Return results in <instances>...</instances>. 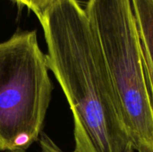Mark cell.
<instances>
[{"label": "cell", "mask_w": 153, "mask_h": 152, "mask_svg": "<svg viewBox=\"0 0 153 152\" xmlns=\"http://www.w3.org/2000/svg\"><path fill=\"white\" fill-rule=\"evenodd\" d=\"M20 6H25L35 13L38 19L41 18L45 13L60 0H11Z\"/></svg>", "instance_id": "5"}, {"label": "cell", "mask_w": 153, "mask_h": 152, "mask_svg": "<svg viewBox=\"0 0 153 152\" xmlns=\"http://www.w3.org/2000/svg\"><path fill=\"white\" fill-rule=\"evenodd\" d=\"M143 58L153 73V0H131Z\"/></svg>", "instance_id": "4"}, {"label": "cell", "mask_w": 153, "mask_h": 152, "mask_svg": "<svg viewBox=\"0 0 153 152\" xmlns=\"http://www.w3.org/2000/svg\"><path fill=\"white\" fill-rule=\"evenodd\" d=\"M36 30L0 42V151L26 152L39 140L53 83Z\"/></svg>", "instance_id": "3"}, {"label": "cell", "mask_w": 153, "mask_h": 152, "mask_svg": "<svg viewBox=\"0 0 153 152\" xmlns=\"http://www.w3.org/2000/svg\"><path fill=\"white\" fill-rule=\"evenodd\" d=\"M39 146H40V150H41L40 152H65L63 151L53 142V140L50 137H48V134L45 133L44 132H42L40 133Z\"/></svg>", "instance_id": "6"}, {"label": "cell", "mask_w": 153, "mask_h": 152, "mask_svg": "<svg viewBox=\"0 0 153 152\" xmlns=\"http://www.w3.org/2000/svg\"><path fill=\"white\" fill-rule=\"evenodd\" d=\"M49 70L74 119V152H134L98 36L77 0H60L39 19Z\"/></svg>", "instance_id": "1"}, {"label": "cell", "mask_w": 153, "mask_h": 152, "mask_svg": "<svg viewBox=\"0 0 153 152\" xmlns=\"http://www.w3.org/2000/svg\"><path fill=\"white\" fill-rule=\"evenodd\" d=\"M85 12L100 40L117 108L137 152H153V113L131 0H88Z\"/></svg>", "instance_id": "2"}, {"label": "cell", "mask_w": 153, "mask_h": 152, "mask_svg": "<svg viewBox=\"0 0 153 152\" xmlns=\"http://www.w3.org/2000/svg\"><path fill=\"white\" fill-rule=\"evenodd\" d=\"M143 68H144V73H145V78H146V83H147V89H148V93H149V98L152 105L153 113V73L151 72V70L148 68L146 64L143 61Z\"/></svg>", "instance_id": "7"}]
</instances>
